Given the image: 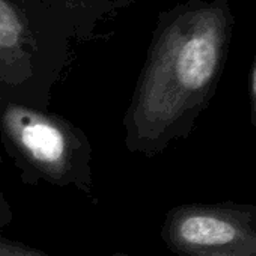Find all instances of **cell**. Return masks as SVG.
Instances as JSON below:
<instances>
[{
	"instance_id": "cell-5",
	"label": "cell",
	"mask_w": 256,
	"mask_h": 256,
	"mask_svg": "<svg viewBox=\"0 0 256 256\" xmlns=\"http://www.w3.org/2000/svg\"><path fill=\"white\" fill-rule=\"evenodd\" d=\"M134 0H47L64 22L71 28L76 42L98 38L100 28Z\"/></svg>"
},
{
	"instance_id": "cell-4",
	"label": "cell",
	"mask_w": 256,
	"mask_h": 256,
	"mask_svg": "<svg viewBox=\"0 0 256 256\" xmlns=\"http://www.w3.org/2000/svg\"><path fill=\"white\" fill-rule=\"evenodd\" d=\"M160 235L178 256H256V206L178 205L168 211Z\"/></svg>"
},
{
	"instance_id": "cell-1",
	"label": "cell",
	"mask_w": 256,
	"mask_h": 256,
	"mask_svg": "<svg viewBox=\"0 0 256 256\" xmlns=\"http://www.w3.org/2000/svg\"><path fill=\"white\" fill-rule=\"evenodd\" d=\"M235 23L229 0H187L160 12L122 120L128 151L152 158L192 134L217 92Z\"/></svg>"
},
{
	"instance_id": "cell-10",
	"label": "cell",
	"mask_w": 256,
	"mask_h": 256,
	"mask_svg": "<svg viewBox=\"0 0 256 256\" xmlns=\"http://www.w3.org/2000/svg\"><path fill=\"white\" fill-rule=\"evenodd\" d=\"M4 163V158H2V156H0V164H2Z\"/></svg>"
},
{
	"instance_id": "cell-3",
	"label": "cell",
	"mask_w": 256,
	"mask_h": 256,
	"mask_svg": "<svg viewBox=\"0 0 256 256\" xmlns=\"http://www.w3.org/2000/svg\"><path fill=\"white\" fill-rule=\"evenodd\" d=\"M0 139L22 182L72 187L94 199L92 145L66 118L16 102H0Z\"/></svg>"
},
{
	"instance_id": "cell-8",
	"label": "cell",
	"mask_w": 256,
	"mask_h": 256,
	"mask_svg": "<svg viewBox=\"0 0 256 256\" xmlns=\"http://www.w3.org/2000/svg\"><path fill=\"white\" fill-rule=\"evenodd\" d=\"M14 220V211L8 199L5 198V193L0 190V230L11 224Z\"/></svg>"
},
{
	"instance_id": "cell-2",
	"label": "cell",
	"mask_w": 256,
	"mask_h": 256,
	"mask_svg": "<svg viewBox=\"0 0 256 256\" xmlns=\"http://www.w3.org/2000/svg\"><path fill=\"white\" fill-rule=\"evenodd\" d=\"M74 32L47 0H0V102L48 110Z\"/></svg>"
},
{
	"instance_id": "cell-7",
	"label": "cell",
	"mask_w": 256,
	"mask_h": 256,
	"mask_svg": "<svg viewBox=\"0 0 256 256\" xmlns=\"http://www.w3.org/2000/svg\"><path fill=\"white\" fill-rule=\"evenodd\" d=\"M248 96H250V116H252V124L256 130V52H254V58H253V64H252V71H250V90H248Z\"/></svg>"
},
{
	"instance_id": "cell-6",
	"label": "cell",
	"mask_w": 256,
	"mask_h": 256,
	"mask_svg": "<svg viewBox=\"0 0 256 256\" xmlns=\"http://www.w3.org/2000/svg\"><path fill=\"white\" fill-rule=\"evenodd\" d=\"M0 256H50L35 247L10 240L0 234Z\"/></svg>"
},
{
	"instance_id": "cell-9",
	"label": "cell",
	"mask_w": 256,
	"mask_h": 256,
	"mask_svg": "<svg viewBox=\"0 0 256 256\" xmlns=\"http://www.w3.org/2000/svg\"><path fill=\"white\" fill-rule=\"evenodd\" d=\"M113 256H133V254H128V253H124V252H116Z\"/></svg>"
}]
</instances>
